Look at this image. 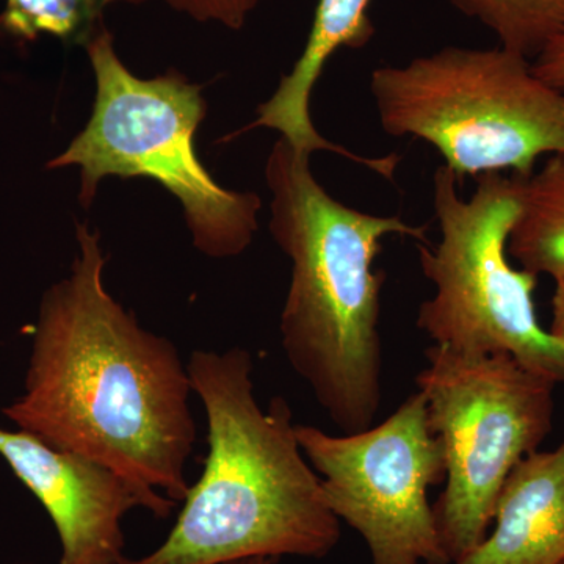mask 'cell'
I'll return each instance as SVG.
<instances>
[{
    "label": "cell",
    "instance_id": "1",
    "mask_svg": "<svg viewBox=\"0 0 564 564\" xmlns=\"http://www.w3.org/2000/svg\"><path fill=\"white\" fill-rule=\"evenodd\" d=\"M65 280L44 293L25 391L3 414L22 432L120 474L166 519L187 497L196 441L180 351L104 285L101 237L82 223Z\"/></svg>",
    "mask_w": 564,
    "mask_h": 564
},
{
    "label": "cell",
    "instance_id": "2",
    "mask_svg": "<svg viewBox=\"0 0 564 564\" xmlns=\"http://www.w3.org/2000/svg\"><path fill=\"white\" fill-rule=\"evenodd\" d=\"M311 152L274 143L265 165L270 232L291 259L281 344L296 375L340 432L370 429L383 402L381 291L373 263L389 236L429 243V225L380 217L333 198Z\"/></svg>",
    "mask_w": 564,
    "mask_h": 564
},
{
    "label": "cell",
    "instance_id": "3",
    "mask_svg": "<svg viewBox=\"0 0 564 564\" xmlns=\"http://www.w3.org/2000/svg\"><path fill=\"white\" fill-rule=\"evenodd\" d=\"M207 417L199 480L166 540L121 564H226L263 556L323 558L340 540L322 481L296 437L291 404L259 406L251 352L196 350L187 364Z\"/></svg>",
    "mask_w": 564,
    "mask_h": 564
},
{
    "label": "cell",
    "instance_id": "4",
    "mask_svg": "<svg viewBox=\"0 0 564 564\" xmlns=\"http://www.w3.org/2000/svg\"><path fill=\"white\" fill-rule=\"evenodd\" d=\"M85 47L96 77L91 118L47 169L80 166L84 207L104 177L154 180L180 199L196 250L215 259L242 254L258 231L262 203L256 193L221 187L196 155L193 141L206 117L202 88L177 70L133 76L102 25Z\"/></svg>",
    "mask_w": 564,
    "mask_h": 564
},
{
    "label": "cell",
    "instance_id": "5",
    "mask_svg": "<svg viewBox=\"0 0 564 564\" xmlns=\"http://www.w3.org/2000/svg\"><path fill=\"white\" fill-rule=\"evenodd\" d=\"M370 93L383 131L432 144L458 182L507 170L529 177L541 155H564V93L507 47L448 46L380 66Z\"/></svg>",
    "mask_w": 564,
    "mask_h": 564
},
{
    "label": "cell",
    "instance_id": "6",
    "mask_svg": "<svg viewBox=\"0 0 564 564\" xmlns=\"http://www.w3.org/2000/svg\"><path fill=\"white\" fill-rule=\"evenodd\" d=\"M458 184L445 165L434 173L441 239L417 245L434 295L422 303L415 325L432 345L474 355L507 352L525 369L564 384V347L534 311L538 276L514 267L508 254L521 177L478 174L469 199L458 195Z\"/></svg>",
    "mask_w": 564,
    "mask_h": 564
},
{
    "label": "cell",
    "instance_id": "7",
    "mask_svg": "<svg viewBox=\"0 0 564 564\" xmlns=\"http://www.w3.org/2000/svg\"><path fill=\"white\" fill-rule=\"evenodd\" d=\"M425 358L415 386L444 448L445 488L433 507L454 563L485 540L505 481L551 433L556 384L507 352L430 345Z\"/></svg>",
    "mask_w": 564,
    "mask_h": 564
},
{
    "label": "cell",
    "instance_id": "8",
    "mask_svg": "<svg viewBox=\"0 0 564 564\" xmlns=\"http://www.w3.org/2000/svg\"><path fill=\"white\" fill-rule=\"evenodd\" d=\"M323 499L367 544L372 564H451L429 492L445 480V456L415 391L386 421L334 436L296 425Z\"/></svg>",
    "mask_w": 564,
    "mask_h": 564
},
{
    "label": "cell",
    "instance_id": "9",
    "mask_svg": "<svg viewBox=\"0 0 564 564\" xmlns=\"http://www.w3.org/2000/svg\"><path fill=\"white\" fill-rule=\"evenodd\" d=\"M0 456L54 522L58 564L124 562L122 519L135 508L150 511L135 486L95 459L58 451L22 430L0 429Z\"/></svg>",
    "mask_w": 564,
    "mask_h": 564
},
{
    "label": "cell",
    "instance_id": "10",
    "mask_svg": "<svg viewBox=\"0 0 564 564\" xmlns=\"http://www.w3.org/2000/svg\"><path fill=\"white\" fill-rule=\"evenodd\" d=\"M564 560V440L514 467L491 530L452 564H560Z\"/></svg>",
    "mask_w": 564,
    "mask_h": 564
},
{
    "label": "cell",
    "instance_id": "11",
    "mask_svg": "<svg viewBox=\"0 0 564 564\" xmlns=\"http://www.w3.org/2000/svg\"><path fill=\"white\" fill-rule=\"evenodd\" d=\"M369 7L370 0H318L303 54L282 77L272 98L259 106L258 118L245 131L273 129L299 150L345 155V148L323 139L315 129L310 101L326 63L337 51L361 50L373 39Z\"/></svg>",
    "mask_w": 564,
    "mask_h": 564
},
{
    "label": "cell",
    "instance_id": "12",
    "mask_svg": "<svg viewBox=\"0 0 564 564\" xmlns=\"http://www.w3.org/2000/svg\"><path fill=\"white\" fill-rule=\"evenodd\" d=\"M508 254L534 276H564V155H552L540 172L521 177Z\"/></svg>",
    "mask_w": 564,
    "mask_h": 564
},
{
    "label": "cell",
    "instance_id": "13",
    "mask_svg": "<svg viewBox=\"0 0 564 564\" xmlns=\"http://www.w3.org/2000/svg\"><path fill=\"white\" fill-rule=\"evenodd\" d=\"M477 20L500 46L533 61L564 29V0H451Z\"/></svg>",
    "mask_w": 564,
    "mask_h": 564
},
{
    "label": "cell",
    "instance_id": "14",
    "mask_svg": "<svg viewBox=\"0 0 564 564\" xmlns=\"http://www.w3.org/2000/svg\"><path fill=\"white\" fill-rule=\"evenodd\" d=\"M113 2L143 0H7L0 35L33 41L41 35L85 43L98 28L102 10Z\"/></svg>",
    "mask_w": 564,
    "mask_h": 564
},
{
    "label": "cell",
    "instance_id": "15",
    "mask_svg": "<svg viewBox=\"0 0 564 564\" xmlns=\"http://www.w3.org/2000/svg\"><path fill=\"white\" fill-rule=\"evenodd\" d=\"M262 0H166L173 10L188 14L195 21L218 22L239 31Z\"/></svg>",
    "mask_w": 564,
    "mask_h": 564
},
{
    "label": "cell",
    "instance_id": "16",
    "mask_svg": "<svg viewBox=\"0 0 564 564\" xmlns=\"http://www.w3.org/2000/svg\"><path fill=\"white\" fill-rule=\"evenodd\" d=\"M532 66L541 80L564 93V29L533 58Z\"/></svg>",
    "mask_w": 564,
    "mask_h": 564
},
{
    "label": "cell",
    "instance_id": "17",
    "mask_svg": "<svg viewBox=\"0 0 564 564\" xmlns=\"http://www.w3.org/2000/svg\"><path fill=\"white\" fill-rule=\"evenodd\" d=\"M552 296V321L547 332L564 347V276L556 278Z\"/></svg>",
    "mask_w": 564,
    "mask_h": 564
},
{
    "label": "cell",
    "instance_id": "18",
    "mask_svg": "<svg viewBox=\"0 0 564 564\" xmlns=\"http://www.w3.org/2000/svg\"><path fill=\"white\" fill-rule=\"evenodd\" d=\"M276 560L263 558V556H252V558L237 560V562L226 564H274Z\"/></svg>",
    "mask_w": 564,
    "mask_h": 564
},
{
    "label": "cell",
    "instance_id": "19",
    "mask_svg": "<svg viewBox=\"0 0 564 564\" xmlns=\"http://www.w3.org/2000/svg\"><path fill=\"white\" fill-rule=\"evenodd\" d=\"M560 564H564V560H563V562H562V563H560Z\"/></svg>",
    "mask_w": 564,
    "mask_h": 564
}]
</instances>
